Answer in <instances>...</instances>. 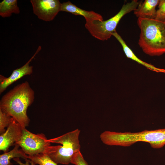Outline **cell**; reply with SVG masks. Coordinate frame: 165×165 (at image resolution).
I'll return each mask as SVG.
<instances>
[{
    "label": "cell",
    "mask_w": 165,
    "mask_h": 165,
    "mask_svg": "<svg viewBox=\"0 0 165 165\" xmlns=\"http://www.w3.org/2000/svg\"><path fill=\"white\" fill-rule=\"evenodd\" d=\"M28 159L35 164L39 165H57L47 155L39 154L33 156H28Z\"/></svg>",
    "instance_id": "cell-15"
},
{
    "label": "cell",
    "mask_w": 165,
    "mask_h": 165,
    "mask_svg": "<svg viewBox=\"0 0 165 165\" xmlns=\"http://www.w3.org/2000/svg\"><path fill=\"white\" fill-rule=\"evenodd\" d=\"M80 131L78 129L60 136L48 139L50 143L62 145L51 146L47 148L45 154L57 164L68 165L71 163L74 155L80 150L79 136Z\"/></svg>",
    "instance_id": "cell-4"
},
{
    "label": "cell",
    "mask_w": 165,
    "mask_h": 165,
    "mask_svg": "<svg viewBox=\"0 0 165 165\" xmlns=\"http://www.w3.org/2000/svg\"><path fill=\"white\" fill-rule=\"evenodd\" d=\"M61 11L70 13L75 15L83 16L86 21L90 20H103L102 16L93 11H87L79 8L68 1L61 3Z\"/></svg>",
    "instance_id": "cell-10"
},
{
    "label": "cell",
    "mask_w": 165,
    "mask_h": 165,
    "mask_svg": "<svg viewBox=\"0 0 165 165\" xmlns=\"http://www.w3.org/2000/svg\"><path fill=\"white\" fill-rule=\"evenodd\" d=\"M23 128L15 119L7 127L5 132L0 134V150L7 152L9 147L15 144L21 138Z\"/></svg>",
    "instance_id": "cell-9"
},
{
    "label": "cell",
    "mask_w": 165,
    "mask_h": 165,
    "mask_svg": "<svg viewBox=\"0 0 165 165\" xmlns=\"http://www.w3.org/2000/svg\"><path fill=\"white\" fill-rule=\"evenodd\" d=\"M43 134H35L24 128L22 136L15 144H18L28 156L45 154L51 143Z\"/></svg>",
    "instance_id": "cell-6"
},
{
    "label": "cell",
    "mask_w": 165,
    "mask_h": 165,
    "mask_svg": "<svg viewBox=\"0 0 165 165\" xmlns=\"http://www.w3.org/2000/svg\"><path fill=\"white\" fill-rule=\"evenodd\" d=\"M34 90L26 81L17 85L2 97L0 108L13 117L23 128L28 126L27 110L33 102Z\"/></svg>",
    "instance_id": "cell-1"
},
{
    "label": "cell",
    "mask_w": 165,
    "mask_h": 165,
    "mask_svg": "<svg viewBox=\"0 0 165 165\" xmlns=\"http://www.w3.org/2000/svg\"><path fill=\"white\" fill-rule=\"evenodd\" d=\"M19 165H35L36 164L29 159H28L25 160V162L23 163L20 160L19 158H15L13 159Z\"/></svg>",
    "instance_id": "cell-19"
},
{
    "label": "cell",
    "mask_w": 165,
    "mask_h": 165,
    "mask_svg": "<svg viewBox=\"0 0 165 165\" xmlns=\"http://www.w3.org/2000/svg\"><path fill=\"white\" fill-rule=\"evenodd\" d=\"M155 19L165 21V0H160L158 4V9L156 10Z\"/></svg>",
    "instance_id": "cell-17"
},
{
    "label": "cell",
    "mask_w": 165,
    "mask_h": 165,
    "mask_svg": "<svg viewBox=\"0 0 165 165\" xmlns=\"http://www.w3.org/2000/svg\"><path fill=\"white\" fill-rule=\"evenodd\" d=\"M13 118L0 108V134L5 132V128L8 127L12 123Z\"/></svg>",
    "instance_id": "cell-16"
},
{
    "label": "cell",
    "mask_w": 165,
    "mask_h": 165,
    "mask_svg": "<svg viewBox=\"0 0 165 165\" xmlns=\"http://www.w3.org/2000/svg\"><path fill=\"white\" fill-rule=\"evenodd\" d=\"M100 138L108 145L128 147L141 141L149 143L154 148H160L165 145V128L134 133L106 131L101 134Z\"/></svg>",
    "instance_id": "cell-3"
},
{
    "label": "cell",
    "mask_w": 165,
    "mask_h": 165,
    "mask_svg": "<svg viewBox=\"0 0 165 165\" xmlns=\"http://www.w3.org/2000/svg\"><path fill=\"white\" fill-rule=\"evenodd\" d=\"M112 35L114 36L121 44L123 50L127 57L136 61L151 70L157 72H165V69L157 68L152 64L143 61L138 58L116 31L113 32L112 34Z\"/></svg>",
    "instance_id": "cell-12"
},
{
    "label": "cell",
    "mask_w": 165,
    "mask_h": 165,
    "mask_svg": "<svg viewBox=\"0 0 165 165\" xmlns=\"http://www.w3.org/2000/svg\"><path fill=\"white\" fill-rule=\"evenodd\" d=\"M141 1L133 0L124 4L119 12L114 16L105 21L90 20L86 21V28L94 38L101 41L110 38L121 18L126 14L134 10Z\"/></svg>",
    "instance_id": "cell-5"
},
{
    "label": "cell",
    "mask_w": 165,
    "mask_h": 165,
    "mask_svg": "<svg viewBox=\"0 0 165 165\" xmlns=\"http://www.w3.org/2000/svg\"><path fill=\"white\" fill-rule=\"evenodd\" d=\"M20 10L17 0H3L0 3V15L3 18L9 17L12 13L19 14Z\"/></svg>",
    "instance_id": "cell-14"
},
{
    "label": "cell",
    "mask_w": 165,
    "mask_h": 165,
    "mask_svg": "<svg viewBox=\"0 0 165 165\" xmlns=\"http://www.w3.org/2000/svg\"><path fill=\"white\" fill-rule=\"evenodd\" d=\"M33 13L38 18L45 21L53 20L61 11L58 0H31Z\"/></svg>",
    "instance_id": "cell-7"
},
{
    "label": "cell",
    "mask_w": 165,
    "mask_h": 165,
    "mask_svg": "<svg viewBox=\"0 0 165 165\" xmlns=\"http://www.w3.org/2000/svg\"><path fill=\"white\" fill-rule=\"evenodd\" d=\"M71 163L75 165H89L84 160L80 150L76 152L73 156Z\"/></svg>",
    "instance_id": "cell-18"
},
{
    "label": "cell",
    "mask_w": 165,
    "mask_h": 165,
    "mask_svg": "<svg viewBox=\"0 0 165 165\" xmlns=\"http://www.w3.org/2000/svg\"><path fill=\"white\" fill-rule=\"evenodd\" d=\"M159 0H145L142 1L134 10V14L138 18L155 19L156 10V8L158 5Z\"/></svg>",
    "instance_id": "cell-11"
},
{
    "label": "cell",
    "mask_w": 165,
    "mask_h": 165,
    "mask_svg": "<svg viewBox=\"0 0 165 165\" xmlns=\"http://www.w3.org/2000/svg\"><path fill=\"white\" fill-rule=\"evenodd\" d=\"M41 49V46H39L35 54L30 60L22 66L14 70L9 77H6L0 75V94L5 91L8 86L15 82L25 75H30L32 73L33 67L29 65L30 63Z\"/></svg>",
    "instance_id": "cell-8"
},
{
    "label": "cell",
    "mask_w": 165,
    "mask_h": 165,
    "mask_svg": "<svg viewBox=\"0 0 165 165\" xmlns=\"http://www.w3.org/2000/svg\"><path fill=\"white\" fill-rule=\"evenodd\" d=\"M20 146L15 144L13 149L9 152H4L0 156V165H12L10 160L15 158H21L26 160L28 156L22 149H19Z\"/></svg>",
    "instance_id": "cell-13"
},
{
    "label": "cell",
    "mask_w": 165,
    "mask_h": 165,
    "mask_svg": "<svg viewBox=\"0 0 165 165\" xmlns=\"http://www.w3.org/2000/svg\"><path fill=\"white\" fill-rule=\"evenodd\" d=\"M140 29L138 44L143 52L151 56L165 53V21L138 18Z\"/></svg>",
    "instance_id": "cell-2"
}]
</instances>
